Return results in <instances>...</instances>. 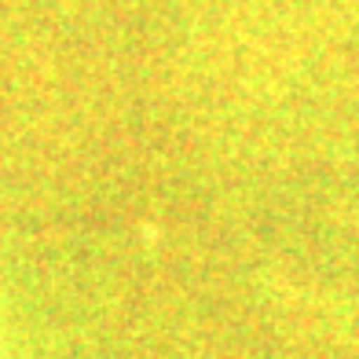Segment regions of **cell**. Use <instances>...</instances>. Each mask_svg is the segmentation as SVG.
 I'll return each instance as SVG.
<instances>
[]
</instances>
